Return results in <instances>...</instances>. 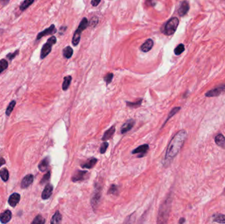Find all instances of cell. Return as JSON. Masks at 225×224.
I'll use <instances>...</instances> for the list:
<instances>
[{
  "instance_id": "obj_16",
  "label": "cell",
  "mask_w": 225,
  "mask_h": 224,
  "mask_svg": "<svg viewBox=\"0 0 225 224\" xmlns=\"http://www.w3.org/2000/svg\"><path fill=\"white\" fill-rule=\"evenodd\" d=\"M53 189H54L53 185L51 184H48L46 186V187L43 189L42 194V198L43 199H48V198L51 197L53 192Z\"/></svg>"
},
{
  "instance_id": "obj_2",
  "label": "cell",
  "mask_w": 225,
  "mask_h": 224,
  "mask_svg": "<svg viewBox=\"0 0 225 224\" xmlns=\"http://www.w3.org/2000/svg\"><path fill=\"white\" fill-rule=\"evenodd\" d=\"M171 197H168L159 208L158 214V223H166L167 222L171 205Z\"/></svg>"
},
{
  "instance_id": "obj_37",
  "label": "cell",
  "mask_w": 225,
  "mask_h": 224,
  "mask_svg": "<svg viewBox=\"0 0 225 224\" xmlns=\"http://www.w3.org/2000/svg\"><path fill=\"white\" fill-rule=\"evenodd\" d=\"M109 146V143L107 142H104V143H102L101 147H100V153L101 154H104L106 152V150H107V147Z\"/></svg>"
},
{
  "instance_id": "obj_18",
  "label": "cell",
  "mask_w": 225,
  "mask_h": 224,
  "mask_svg": "<svg viewBox=\"0 0 225 224\" xmlns=\"http://www.w3.org/2000/svg\"><path fill=\"white\" fill-rule=\"evenodd\" d=\"M215 142L218 146L225 149V137L222 134H218L215 137Z\"/></svg>"
},
{
  "instance_id": "obj_1",
  "label": "cell",
  "mask_w": 225,
  "mask_h": 224,
  "mask_svg": "<svg viewBox=\"0 0 225 224\" xmlns=\"http://www.w3.org/2000/svg\"><path fill=\"white\" fill-rule=\"evenodd\" d=\"M187 138V132L184 130H180L172 138L168 147L165 156V165H168L172 162L183 147Z\"/></svg>"
},
{
  "instance_id": "obj_36",
  "label": "cell",
  "mask_w": 225,
  "mask_h": 224,
  "mask_svg": "<svg viewBox=\"0 0 225 224\" xmlns=\"http://www.w3.org/2000/svg\"><path fill=\"white\" fill-rule=\"evenodd\" d=\"M118 193V188L116 185H112L111 186V187L109 188V190L108 191L109 194H112V195H117Z\"/></svg>"
},
{
  "instance_id": "obj_33",
  "label": "cell",
  "mask_w": 225,
  "mask_h": 224,
  "mask_svg": "<svg viewBox=\"0 0 225 224\" xmlns=\"http://www.w3.org/2000/svg\"><path fill=\"white\" fill-rule=\"evenodd\" d=\"M46 222L45 219H43L42 216L38 215L37 216L34 220L32 221V223H36V224H43Z\"/></svg>"
},
{
  "instance_id": "obj_7",
  "label": "cell",
  "mask_w": 225,
  "mask_h": 224,
  "mask_svg": "<svg viewBox=\"0 0 225 224\" xmlns=\"http://www.w3.org/2000/svg\"><path fill=\"white\" fill-rule=\"evenodd\" d=\"M96 191L93 193V196L91 198V204L93 209L98 206V205L99 203L100 198H101V187H96Z\"/></svg>"
},
{
  "instance_id": "obj_19",
  "label": "cell",
  "mask_w": 225,
  "mask_h": 224,
  "mask_svg": "<svg viewBox=\"0 0 225 224\" xmlns=\"http://www.w3.org/2000/svg\"><path fill=\"white\" fill-rule=\"evenodd\" d=\"M49 164V158L46 157L43 159L38 165V168L41 172H45L48 169Z\"/></svg>"
},
{
  "instance_id": "obj_30",
  "label": "cell",
  "mask_w": 225,
  "mask_h": 224,
  "mask_svg": "<svg viewBox=\"0 0 225 224\" xmlns=\"http://www.w3.org/2000/svg\"><path fill=\"white\" fill-rule=\"evenodd\" d=\"M8 67V62L5 59L0 60V74L2 72H4L5 69H7Z\"/></svg>"
},
{
  "instance_id": "obj_43",
  "label": "cell",
  "mask_w": 225,
  "mask_h": 224,
  "mask_svg": "<svg viewBox=\"0 0 225 224\" xmlns=\"http://www.w3.org/2000/svg\"><path fill=\"white\" fill-rule=\"evenodd\" d=\"M185 222H186L185 218H184V217H182V218H180V219L179 223H184Z\"/></svg>"
},
{
  "instance_id": "obj_41",
  "label": "cell",
  "mask_w": 225,
  "mask_h": 224,
  "mask_svg": "<svg viewBox=\"0 0 225 224\" xmlns=\"http://www.w3.org/2000/svg\"><path fill=\"white\" fill-rule=\"evenodd\" d=\"M9 1H10V0H0V2H1V4L3 5H5L8 4Z\"/></svg>"
},
{
  "instance_id": "obj_39",
  "label": "cell",
  "mask_w": 225,
  "mask_h": 224,
  "mask_svg": "<svg viewBox=\"0 0 225 224\" xmlns=\"http://www.w3.org/2000/svg\"><path fill=\"white\" fill-rule=\"evenodd\" d=\"M146 4L148 6H154L155 5V3L153 0H147Z\"/></svg>"
},
{
  "instance_id": "obj_5",
  "label": "cell",
  "mask_w": 225,
  "mask_h": 224,
  "mask_svg": "<svg viewBox=\"0 0 225 224\" xmlns=\"http://www.w3.org/2000/svg\"><path fill=\"white\" fill-rule=\"evenodd\" d=\"M56 42H57V39H56L55 36H51V37H49L48 41H47V42L42 47L41 53H40V59H44L49 54V53L51 51L52 46L55 44Z\"/></svg>"
},
{
  "instance_id": "obj_40",
  "label": "cell",
  "mask_w": 225,
  "mask_h": 224,
  "mask_svg": "<svg viewBox=\"0 0 225 224\" xmlns=\"http://www.w3.org/2000/svg\"><path fill=\"white\" fill-rule=\"evenodd\" d=\"M100 1H101V0H92L91 4L93 6L96 7V6H98L99 5Z\"/></svg>"
},
{
  "instance_id": "obj_22",
  "label": "cell",
  "mask_w": 225,
  "mask_h": 224,
  "mask_svg": "<svg viewBox=\"0 0 225 224\" xmlns=\"http://www.w3.org/2000/svg\"><path fill=\"white\" fill-rule=\"evenodd\" d=\"M97 162H98V160H97L96 158H92V159H90L88 160L86 163H84V165H82V167L84 168L90 169L93 168V167L96 165Z\"/></svg>"
},
{
  "instance_id": "obj_32",
  "label": "cell",
  "mask_w": 225,
  "mask_h": 224,
  "mask_svg": "<svg viewBox=\"0 0 225 224\" xmlns=\"http://www.w3.org/2000/svg\"><path fill=\"white\" fill-rule=\"evenodd\" d=\"M15 105H16V101H12L10 103V104H9L7 107V110H6V115H7V116H9L11 115V113L12 112V110H13Z\"/></svg>"
},
{
  "instance_id": "obj_21",
  "label": "cell",
  "mask_w": 225,
  "mask_h": 224,
  "mask_svg": "<svg viewBox=\"0 0 225 224\" xmlns=\"http://www.w3.org/2000/svg\"><path fill=\"white\" fill-rule=\"evenodd\" d=\"M212 220L213 222L219 223H225V215L222 214H215L212 215Z\"/></svg>"
},
{
  "instance_id": "obj_27",
  "label": "cell",
  "mask_w": 225,
  "mask_h": 224,
  "mask_svg": "<svg viewBox=\"0 0 225 224\" xmlns=\"http://www.w3.org/2000/svg\"><path fill=\"white\" fill-rule=\"evenodd\" d=\"M0 176L2 179L3 181H7L9 179V172L6 168H3L0 170Z\"/></svg>"
},
{
  "instance_id": "obj_12",
  "label": "cell",
  "mask_w": 225,
  "mask_h": 224,
  "mask_svg": "<svg viewBox=\"0 0 225 224\" xmlns=\"http://www.w3.org/2000/svg\"><path fill=\"white\" fill-rule=\"evenodd\" d=\"M149 145L148 144H144L138 147H137L136 149L133 150L132 152V154H137L139 153L140 154V155L138 156V157H142L143 156H144V154L147 153V151L149 149Z\"/></svg>"
},
{
  "instance_id": "obj_8",
  "label": "cell",
  "mask_w": 225,
  "mask_h": 224,
  "mask_svg": "<svg viewBox=\"0 0 225 224\" xmlns=\"http://www.w3.org/2000/svg\"><path fill=\"white\" fill-rule=\"evenodd\" d=\"M88 176V173L87 171H82V170H77L75 172L74 175L72 178V181L74 182H77L80 181H83L86 179Z\"/></svg>"
},
{
  "instance_id": "obj_20",
  "label": "cell",
  "mask_w": 225,
  "mask_h": 224,
  "mask_svg": "<svg viewBox=\"0 0 225 224\" xmlns=\"http://www.w3.org/2000/svg\"><path fill=\"white\" fill-rule=\"evenodd\" d=\"M115 127L113 126H112L111 128H109L108 130H107L105 132L104 136H103L102 137V140L106 141V140H109V139H111L112 137L113 134H115Z\"/></svg>"
},
{
  "instance_id": "obj_13",
  "label": "cell",
  "mask_w": 225,
  "mask_h": 224,
  "mask_svg": "<svg viewBox=\"0 0 225 224\" xmlns=\"http://www.w3.org/2000/svg\"><path fill=\"white\" fill-rule=\"evenodd\" d=\"M21 196L18 193H13L12 194L10 197L9 198L8 200V203L10 206L12 207H15L17 206V204L18 203V202L20 200Z\"/></svg>"
},
{
  "instance_id": "obj_14",
  "label": "cell",
  "mask_w": 225,
  "mask_h": 224,
  "mask_svg": "<svg viewBox=\"0 0 225 224\" xmlns=\"http://www.w3.org/2000/svg\"><path fill=\"white\" fill-rule=\"evenodd\" d=\"M34 181V176L32 174L26 175L23 179L21 183V187L22 188H27L30 185L32 184V183Z\"/></svg>"
},
{
  "instance_id": "obj_26",
  "label": "cell",
  "mask_w": 225,
  "mask_h": 224,
  "mask_svg": "<svg viewBox=\"0 0 225 224\" xmlns=\"http://www.w3.org/2000/svg\"><path fill=\"white\" fill-rule=\"evenodd\" d=\"M34 1V0H24L23 4L20 5V10L21 11H24L30 5H32Z\"/></svg>"
},
{
  "instance_id": "obj_35",
  "label": "cell",
  "mask_w": 225,
  "mask_h": 224,
  "mask_svg": "<svg viewBox=\"0 0 225 224\" xmlns=\"http://www.w3.org/2000/svg\"><path fill=\"white\" fill-rule=\"evenodd\" d=\"M112 78H113V74L112 73H108L104 77V80L107 84H110L111 82V81L112 80Z\"/></svg>"
},
{
  "instance_id": "obj_23",
  "label": "cell",
  "mask_w": 225,
  "mask_h": 224,
  "mask_svg": "<svg viewBox=\"0 0 225 224\" xmlns=\"http://www.w3.org/2000/svg\"><path fill=\"white\" fill-rule=\"evenodd\" d=\"M63 53V56L66 59H70L73 54V49L71 46H67L65 47L62 51Z\"/></svg>"
},
{
  "instance_id": "obj_9",
  "label": "cell",
  "mask_w": 225,
  "mask_h": 224,
  "mask_svg": "<svg viewBox=\"0 0 225 224\" xmlns=\"http://www.w3.org/2000/svg\"><path fill=\"white\" fill-rule=\"evenodd\" d=\"M57 32V29L55 28V26L54 24H51L50 27H49L47 29L44 30L43 31L40 32L37 36V40H40L41 39L42 37L47 36V35H49V34H52L55 33Z\"/></svg>"
},
{
  "instance_id": "obj_44",
  "label": "cell",
  "mask_w": 225,
  "mask_h": 224,
  "mask_svg": "<svg viewBox=\"0 0 225 224\" xmlns=\"http://www.w3.org/2000/svg\"><path fill=\"white\" fill-rule=\"evenodd\" d=\"M224 195H225V189H224V191H223V193Z\"/></svg>"
},
{
  "instance_id": "obj_11",
  "label": "cell",
  "mask_w": 225,
  "mask_h": 224,
  "mask_svg": "<svg viewBox=\"0 0 225 224\" xmlns=\"http://www.w3.org/2000/svg\"><path fill=\"white\" fill-rule=\"evenodd\" d=\"M190 9V6L188 2L187 1H183L182 3L180 4V7L178 10V12H179V15L180 16V17H184V15H186Z\"/></svg>"
},
{
  "instance_id": "obj_6",
  "label": "cell",
  "mask_w": 225,
  "mask_h": 224,
  "mask_svg": "<svg viewBox=\"0 0 225 224\" xmlns=\"http://www.w3.org/2000/svg\"><path fill=\"white\" fill-rule=\"evenodd\" d=\"M225 91V84L219 85L217 87H215L213 89L208 91L205 93V97H214L219 96L221 94Z\"/></svg>"
},
{
  "instance_id": "obj_31",
  "label": "cell",
  "mask_w": 225,
  "mask_h": 224,
  "mask_svg": "<svg viewBox=\"0 0 225 224\" xmlns=\"http://www.w3.org/2000/svg\"><path fill=\"white\" fill-rule=\"evenodd\" d=\"M184 49H185V48H184V44H179V46H178L176 48H175L174 49V53L176 55H180L181 53H182V52H184Z\"/></svg>"
},
{
  "instance_id": "obj_3",
  "label": "cell",
  "mask_w": 225,
  "mask_h": 224,
  "mask_svg": "<svg viewBox=\"0 0 225 224\" xmlns=\"http://www.w3.org/2000/svg\"><path fill=\"white\" fill-rule=\"evenodd\" d=\"M88 19L86 17H84L82 18V20L81 21L79 26L77 28V30L75 31V32L74 34L73 40H72V43H73V46H76L79 44L80 40V36H81V34H82V32L86 29L88 26Z\"/></svg>"
},
{
  "instance_id": "obj_38",
  "label": "cell",
  "mask_w": 225,
  "mask_h": 224,
  "mask_svg": "<svg viewBox=\"0 0 225 224\" xmlns=\"http://www.w3.org/2000/svg\"><path fill=\"white\" fill-rule=\"evenodd\" d=\"M18 53V50H17L16 51H15L13 53H9V54L7 55V57L9 59V60H12L15 57H16Z\"/></svg>"
},
{
  "instance_id": "obj_10",
  "label": "cell",
  "mask_w": 225,
  "mask_h": 224,
  "mask_svg": "<svg viewBox=\"0 0 225 224\" xmlns=\"http://www.w3.org/2000/svg\"><path fill=\"white\" fill-rule=\"evenodd\" d=\"M134 124H135V120H134L130 119L129 120H127L123 126H122V127L121 128V134H126V132L130 131L131 129L134 127Z\"/></svg>"
},
{
  "instance_id": "obj_24",
  "label": "cell",
  "mask_w": 225,
  "mask_h": 224,
  "mask_svg": "<svg viewBox=\"0 0 225 224\" xmlns=\"http://www.w3.org/2000/svg\"><path fill=\"white\" fill-rule=\"evenodd\" d=\"M71 80H72V77L71 76H65L64 78V81L62 86V90L65 91V90H67L68 87H69Z\"/></svg>"
},
{
  "instance_id": "obj_29",
  "label": "cell",
  "mask_w": 225,
  "mask_h": 224,
  "mask_svg": "<svg viewBox=\"0 0 225 224\" xmlns=\"http://www.w3.org/2000/svg\"><path fill=\"white\" fill-rule=\"evenodd\" d=\"M142 99L137 101L136 102H126V105L129 106L131 108H138L142 105Z\"/></svg>"
},
{
  "instance_id": "obj_42",
  "label": "cell",
  "mask_w": 225,
  "mask_h": 224,
  "mask_svg": "<svg viewBox=\"0 0 225 224\" xmlns=\"http://www.w3.org/2000/svg\"><path fill=\"white\" fill-rule=\"evenodd\" d=\"M4 164H5V160L4 159H2V158L0 159V166L4 165Z\"/></svg>"
},
{
  "instance_id": "obj_25",
  "label": "cell",
  "mask_w": 225,
  "mask_h": 224,
  "mask_svg": "<svg viewBox=\"0 0 225 224\" xmlns=\"http://www.w3.org/2000/svg\"><path fill=\"white\" fill-rule=\"evenodd\" d=\"M61 220H62L61 214L59 212V211H57V212L55 213L54 215L52 217L51 220V223L54 224V223H60L61 222Z\"/></svg>"
},
{
  "instance_id": "obj_15",
  "label": "cell",
  "mask_w": 225,
  "mask_h": 224,
  "mask_svg": "<svg viewBox=\"0 0 225 224\" xmlns=\"http://www.w3.org/2000/svg\"><path fill=\"white\" fill-rule=\"evenodd\" d=\"M12 214L10 210H5V212L0 214V222L2 223H7L11 220Z\"/></svg>"
},
{
  "instance_id": "obj_17",
  "label": "cell",
  "mask_w": 225,
  "mask_h": 224,
  "mask_svg": "<svg viewBox=\"0 0 225 224\" xmlns=\"http://www.w3.org/2000/svg\"><path fill=\"white\" fill-rule=\"evenodd\" d=\"M153 46H154V41H153L151 39H148L142 44V45L141 46V47H140V49H141V50L143 52L146 53L150 51L153 47Z\"/></svg>"
},
{
  "instance_id": "obj_28",
  "label": "cell",
  "mask_w": 225,
  "mask_h": 224,
  "mask_svg": "<svg viewBox=\"0 0 225 224\" xmlns=\"http://www.w3.org/2000/svg\"><path fill=\"white\" fill-rule=\"evenodd\" d=\"M180 110V106L175 107V108H174V109H172L171 111L169 112V114H168V117H167V120H166V121L165 122V123L163 124V126H164L165 124H166L168 120H169L171 117H173V116H174L175 115H176V113H177L178 112H179Z\"/></svg>"
},
{
  "instance_id": "obj_4",
  "label": "cell",
  "mask_w": 225,
  "mask_h": 224,
  "mask_svg": "<svg viewBox=\"0 0 225 224\" xmlns=\"http://www.w3.org/2000/svg\"><path fill=\"white\" fill-rule=\"evenodd\" d=\"M179 21L176 17L171 18L165 24L164 27L163 33L167 36H171L176 32L177 27L179 26Z\"/></svg>"
},
{
  "instance_id": "obj_34",
  "label": "cell",
  "mask_w": 225,
  "mask_h": 224,
  "mask_svg": "<svg viewBox=\"0 0 225 224\" xmlns=\"http://www.w3.org/2000/svg\"><path fill=\"white\" fill-rule=\"evenodd\" d=\"M50 176H51V173H50V172H48V173H46V174L43 176V178L41 179V181H40V184L43 185L48 182L50 179Z\"/></svg>"
}]
</instances>
